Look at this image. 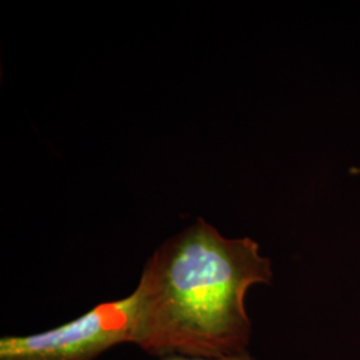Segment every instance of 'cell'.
Segmentation results:
<instances>
[{"label":"cell","instance_id":"obj_1","mask_svg":"<svg viewBox=\"0 0 360 360\" xmlns=\"http://www.w3.org/2000/svg\"><path fill=\"white\" fill-rule=\"evenodd\" d=\"M271 279V260L257 242L227 239L199 218L146 263L134 291V343L162 358L243 355L251 336L245 294Z\"/></svg>","mask_w":360,"mask_h":360},{"label":"cell","instance_id":"obj_2","mask_svg":"<svg viewBox=\"0 0 360 360\" xmlns=\"http://www.w3.org/2000/svg\"><path fill=\"white\" fill-rule=\"evenodd\" d=\"M136 296L98 304L53 330L0 339V360H94L120 343H134Z\"/></svg>","mask_w":360,"mask_h":360},{"label":"cell","instance_id":"obj_3","mask_svg":"<svg viewBox=\"0 0 360 360\" xmlns=\"http://www.w3.org/2000/svg\"><path fill=\"white\" fill-rule=\"evenodd\" d=\"M162 360H252L245 354L238 355V356H229V358H215V359H208V358H191V356H180V355H172V356H165Z\"/></svg>","mask_w":360,"mask_h":360}]
</instances>
